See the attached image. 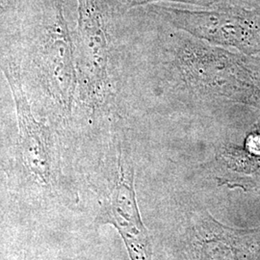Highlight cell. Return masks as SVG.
<instances>
[{"label": "cell", "mask_w": 260, "mask_h": 260, "mask_svg": "<svg viewBox=\"0 0 260 260\" xmlns=\"http://www.w3.org/2000/svg\"><path fill=\"white\" fill-rule=\"evenodd\" d=\"M77 49L86 92L102 93L108 80L109 44L101 0H78Z\"/></svg>", "instance_id": "cell-1"}, {"label": "cell", "mask_w": 260, "mask_h": 260, "mask_svg": "<svg viewBox=\"0 0 260 260\" xmlns=\"http://www.w3.org/2000/svg\"><path fill=\"white\" fill-rule=\"evenodd\" d=\"M40 64L48 91L66 111L70 112L77 85L74 45L61 5L55 19L47 28L40 52Z\"/></svg>", "instance_id": "cell-2"}, {"label": "cell", "mask_w": 260, "mask_h": 260, "mask_svg": "<svg viewBox=\"0 0 260 260\" xmlns=\"http://www.w3.org/2000/svg\"><path fill=\"white\" fill-rule=\"evenodd\" d=\"M171 22L209 43L241 47L250 42L253 26L250 19L234 11L160 8Z\"/></svg>", "instance_id": "cell-3"}, {"label": "cell", "mask_w": 260, "mask_h": 260, "mask_svg": "<svg viewBox=\"0 0 260 260\" xmlns=\"http://www.w3.org/2000/svg\"><path fill=\"white\" fill-rule=\"evenodd\" d=\"M2 72L9 83L16 105L19 137L25 161L32 170L44 176L47 171V153L44 141L45 129L34 117L19 73L7 67L3 68Z\"/></svg>", "instance_id": "cell-4"}, {"label": "cell", "mask_w": 260, "mask_h": 260, "mask_svg": "<svg viewBox=\"0 0 260 260\" xmlns=\"http://www.w3.org/2000/svg\"><path fill=\"white\" fill-rule=\"evenodd\" d=\"M130 6H136L142 4H148L151 2H158V1H184V0H125Z\"/></svg>", "instance_id": "cell-5"}, {"label": "cell", "mask_w": 260, "mask_h": 260, "mask_svg": "<svg viewBox=\"0 0 260 260\" xmlns=\"http://www.w3.org/2000/svg\"><path fill=\"white\" fill-rule=\"evenodd\" d=\"M11 0H0V9L3 8L7 3H9Z\"/></svg>", "instance_id": "cell-6"}]
</instances>
